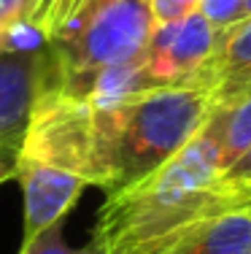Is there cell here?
Segmentation results:
<instances>
[{
  "label": "cell",
  "instance_id": "cell-1",
  "mask_svg": "<svg viewBox=\"0 0 251 254\" xmlns=\"http://www.w3.org/2000/svg\"><path fill=\"white\" fill-rule=\"evenodd\" d=\"M222 157L205 125L176 157L105 195L92 241L103 254H170L200 227L241 211L219 187Z\"/></svg>",
  "mask_w": 251,
  "mask_h": 254
},
{
  "label": "cell",
  "instance_id": "cell-2",
  "mask_svg": "<svg viewBox=\"0 0 251 254\" xmlns=\"http://www.w3.org/2000/svg\"><path fill=\"white\" fill-rule=\"evenodd\" d=\"M95 108V187L111 195L135 184L176 157L202 130L213 108L205 84L154 87L133 98Z\"/></svg>",
  "mask_w": 251,
  "mask_h": 254
},
{
  "label": "cell",
  "instance_id": "cell-3",
  "mask_svg": "<svg viewBox=\"0 0 251 254\" xmlns=\"http://www.w3.org/2000/svg\"><path fill=\"white\" fill-rule=\"evenodd\" d=\"M35 19L46 33L54 70H98L141 57L154 33L149 0H41Z\"/></svg>",
  "mask_w": 251,
  "mask_h": 254
},
{
  "label": "cell",
  "instance_id": "cell-4",
  "mask_svg": "<svg viewBox=\"0 0 251 254\" xmlns=\"http://www.w3.org/2000/svg\"><path fill=\"white\" fill-rule=\"evenodd\" d=\"M22 157L81 176L95 187V108L87 100L65 95L49 78H44L22 143Z\"/></svg>",
  "mask_w": 251,
  "mask_h": 254
},
{
  "label": "cell",
  "instance_id": "cell-5",
  "mask_svg": "<svg viewBox=\"0 0 251 254\" xmlns=\"http://www.w3.org/2000/svg\"><path fill=\"white\" fill-rule=\"evenodd\" d=\"M49 70V46L0 54V184L16 179L35 98Z\"/></svg>",
  "mask_w": 251,
  "mask_h": 254
},
{
  "label": "cell",
  "instance_id": "cell-6",
  "mask_svg": "<svg viewBox=\"0 0 251 254\" xmlns=\"http://www.w3.org/2000/svg\"><path fill=\"white\" fill-rule=\"evenodd\" d=\"M222 35V30L213 27L200 11L170 25H154L143 49V70L151 87L205 84V65L219 49Z\"/></svg>",
  "mask_w": 251,
  "mask_h": 254
},
{
  "label": "cell",
  "instance_id": "cell-7",
  "mask_svg": "<svg viewBox=\"0 0 251 254\" xmlns=\"http://www.w3.org/2000/svg\"><path fill=\"white\" fill-rule=\"evenodd\" d=\"M16 179L22 184V200H25V225H22L19 249H27L41 233L59 225L81 197V192L89 187L81 176L57 171L35 160H25V157L19 160Z\"/></svg>",
  "mask_w": 251,
  "mask_h": 254
},
{
  "label": "cell",
  "instance_id": "cell-8",
  "mask_svg": "<svg viewBox=\"0 0 251 254\" xmlns=\"http://www.w3.org/2000/svg\"><path fill=\"white\" fill-rule=\"evenodd\" d=\"M205 130L219 143L222 171L251 146V84L216 100Z\"/></svg>",
  "mask_w": 251,
  "mask_h": 254
},
{
  "label": "cell",
  "instance_id": "cell-9",
  "mask_svg": "<svg viewBox=\"0 0 251 254\" xmlns=\"http://www.w3.org/2000/svg\"><path fill=\"white\" fill-rule=\"evenodd\" d=\"M246 81H251V16L224 30L219 49L205 65V84L213 89V100Z\"/></svg>",
  "mask_w": 251,
  "mask_h": 254
},
{
  "label": "cell",
  "instance_id": "cell-10",
  "mask_svg": "<svg viewBox=\"0 0 251 254\" xmlns=\"http://www.w3.org/2000/svg\"><path fill=\"white\" fill-rule=\"evenodd\" d=\"M170 254H251V211L216 216Z\"/></svg>",
  "mask_w": 251,
  "mask_h": 254
},
{
  "label": "cell",
  "instance_id": "cell-11",
  "mask_svg": "<svg viewBox=\"0 0 251 254\" xmlns=\"http://www.w3.org/2000/svg\"><path fill=\"white\" fill-rule=\"evenodd\" d=\"M219 187L235 200L238 208L251 205V146L219 173Z\"/></svg>",
  "mask_w": 251,
  "mask_h": 254
},
{
  "label": "cell",
  "instance_id": "cell-12",
  "mask_svg": "<svg viewBox=\"0 0 251 254\" xmlns=\"http://www.w3.org/2000/svg\"><path fill=\"white\" fill-rule=\"evenodd\" d=\"M19 254H103V252H100V246L95 244V241H89V244H84V246L65 244L62 222H59V225L49 227L46 233H41L27 249H19Z\"/></svg>",
  "mask_w": 251,
  "mask_h": 254
},
{
  "label": "cell",
  "instance_id": "cell-13",
  "mask_svg": "<svg viewBox=\"0 0 251 254\" xmlns=\"http://www.w3.org/2000/svg\"><path fill=\"white\" fill-rule=\"evenodd\" d=\"M200 11L216 30H230L246 19V0H200Z\"/></svg>",
  "mask_w": 251,
  "mask_h": 254
},
{
  "label": "cell",
  "instance_id": "cell-14",
  "mask_svg": "<svg viewBox=\"0 0 251 254\" xmlns=\"http://www.w3.org/2000/svg\"><path fill=\"white\" fill-rule=\"evenodd\" d=\"M154 25H170L200 8V0H149Z\"/></svg>",
  "mask_w": 251,
  "mask_h": 254
},
{
  "label": "cell",
  "instance_id": "cell-15",
  "mask_svg": "<svg viewBox=\"0 0 251 254\" xmlns=\"http://www.w3.org/2000/svg\"><path fill=\"white\" fill-rule=\"evenodd\" d=\"M41 0H0V27H8L19 19H27L38 11Z\"/></svg>",
  "mask_w": 251,
  "mask_h": 254
},
{
  "label": "cell",
  "instance_id": "cell-16",
  "mask_svg": "<svg viewBox=\"0 0 251 254\" xmlns=\"http://www.w3.org/2000/svg\"><path fill=\"white\" fill-rule=\"evenodd\" d=\"M5 52V27H0V54Z\"/></svg>",
  "mask_w": 251,
  "mask_h": 254
},
{
  "label": "cell",
  "instance_id": "cell-17",
  "mask_svg": "<svg viewBox=\"0 0 251 254\" xmlns=\"http://www.w3.org/2000/svg\"><path fill=\"white\" fill-rule=\"evenodd\" d=\"M246 16H251V0H246Z\"/></svg>",
  "mask_w": 251,
  "mask_h": 254
},
{
  "label": "cell",
  "instance_id": "cell-18",
  "mask_svg": "<svg viewBox=\"0 0 251 254\" xmlns=\"http://www.w3.org/2000/svg\"><path fill=\"white\" fill-rule=\"evenodd\" d=\"M249 211H251V205H249Z\"/></svg>",
  "mask_w": 251,
  "mask_h": 254
}]
</instances>
